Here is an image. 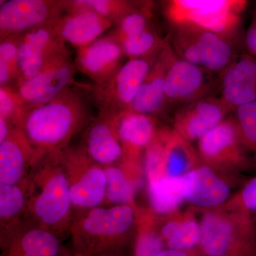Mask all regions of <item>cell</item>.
Returning <instances> with one entry per match:
<instances>
[{"label": "cell", "mask_w": 256, "mask_h": 256, "mask_svg": "<svg viewBox=\"0 0 256 256\" xmlns=\"http://www.w3.org/2000/svg\"><path fill=\"white\" fill-rule=\"evenodd\" d=\"M139 208L130 205L96 207L74 224L76 255L94 256L117 254L129 232L137 226Z\"/></svg>", "instance_id": "cell-3"}, {"label": "cell", "mask_w": 256, "mask_h": 256, "mask_svg": "<svg viewBox=\"0 0 256 256\" xmlns=\"http://www.w3.org/2000/svg\"><path fill=\"white\" fill-rule=\"evenodd\" d=\"M89 120L86 101L70 87L50 102L25 107L15 128L34 151L37 163L46 156L60 152Z\"/></svg>", "instance_id": "cell-1"}, {"label": "cell", "mask_w": 256, "mask_h": 256, "mask_svg": "<svg viewBox=\"0 0 256 256\" xmlns=\"http://www.w3.org/2000/svg\"><path fill=\"white\" fill-rule=\"evenodd\" d=\"M230 112L222 99L210 96L180 106L173 119V129L192 142L216 127Z\"/></svg>", "instance_id": "cell-15"}, {"label": "cell", "mask_w": 256, "mask_h": 256, "mask_svg": "<svg viewBox=\"0 0 256 256\" xmlns=\"http://www.w3.org/2000/svg\"><path fill=\"white\" fill-rule=\"evenodd\" d=\"M74 4L94 10L112 24H117L128 13L140 8L144 2L122 0H76Z\"/></svg>", "instance_id": "cell-32"}, {"label": "cell", "mask_w": 256, "mask_h": 256, "mask_svg": "<svg viewBox=\"0 0 256 256\" xmlns=\"http://www.w3.org/2000/svg\"><path fill=\"white\" fill-rule=\"evenodd\" d=\"M68 12L54 22L58 36L77 48L87 46L112 26L108 20L94 10L67 1Z\"/></svg>", "instance_id": "cell-17"}, {"label": "cell", "mask_w": 256, "mask_h": 256, "mask_svg": "<svg viewBox=\"0 0 256 256\" xmlns=\"http://www.w3.org/2000/svg\"><path fill=\"white\" fill-rule=\"evenodd\" d=\"M12 124L8 122L6 120L0 118V144L4 142L13 129Z\"/></svg>", "instance_id": "cell-39"}, {"label": "cell", "mask_w": 256, "mask_h": 256, "mask_svg": "<svg viewBox=\"0 0 256 256\" xmlns=\"http://www.w3.org/2000/svg\"><path fill=\"white\" fill-rule=\"evenodd\" d=\"M148 188L150 210L160 216L178 212L185 202L183 178L152 180L148 182Z\"/></svg>", "instance_id": "cell-26"}, {"label": "cell", "mask_w": 256, "mask_h": 256, "mask_svg": "<svg viewBox=\"0 0 256 256\" xmlns=\"http://www.w3.org/2000/svg\"><path fill=\"white\" fill-rule=\"evenodd\" d=\"M174 28L170 44L181 60L214 74L223 73L235 60L230 41L225 37L191 25Z\"/></svg>", "instance_id": "cell-5"}, {"label": "cell", "mask_w": 256, "mask_h": 256, "mask_svg": "<svg viewBox=\"0 0 256 256\" xmlns=\"http://www.w3.org/2000/svg\"><path fill=\"white\" fill-rule=\"evenodd\" d=\"M107 185L106 200L116 205H130L138 207L134 202L136 176L130 174H139L140 168L124 162L122 168L111 165L105 168Z\"/></svg>", "instance_id": "cell-27"}, {"label": "cell", "mask_w": 256, "mask_h": 256, "mask_svg": "<svg viewBox=\"0 0 256 256\" xmlns=\"http://www.w3.org/2000/svg\"><path fill=\"white\" fill-rule=\"evenodd\" d=\"M67 10V1L10 0L0 6L1 40L20 36L54 21Z\"/></svg>", "instance_id": "cell-12"}, {"label": "cell", "mask_w": 256, "mask_h": 256, "mask_svg": "<svg viewBox=\"0 0 256 256\" xmlns=\"http://www.w3.org/2000/svg\"><path fill=\"white\" fill-rule=\"evenodd\" d=\"M220 98L230 112L256 101V58L245 54L222 74Z\"/></svg>", "instance_id": "cell-21"}, {"label": "cell", "mask_w": 256, "mask_h": 256, "mask_svg": "<svg viewBox=\"0 0 256 256\" xmlns=\"http://www.w3.org/2000/svg\"><path fill=\"white\" fill-rule=\"evenodd\" d=\"M235 118L242 142L252 156V165L256 168V101L237 108Z\"/></svg>", "instance_id": "cell-34"}, {"label": "cell", "mask_w": 256, "mask_h": 256, "mask_svg": "<svg viewBox=\"0 0 256 256\" xmlns=\"http://www.w3.org/2000/svg\"><path fill=\"white\" fill-rule=\"evenodd\" d=\"M228 210L256 213V176L245 184L240 191L230 197L223 206Z\"/></svg>", "instance_id": "cell-36"}, {"label": "cell", "mask_w": 256, "mask_h": 256, "mask_svg": "<svg viewBox=\"0 0 256 256\" xmlns=\"http://www.w3.org/2000/svg\"><path fill=\"white\" fill-rule=\"evenodd\" d=\"M224 256H256V238L236 244Z\"/></svg>", "instance_id": "cell-37"}, {"label": "cell", "mask_w": 256, "mask_h": 256, "mask_svg": "<svg viewBox=\"0 0 256 256\" xmlns=\"http://www.w3.org/2000/svg\"><path fill=\"white\" fill-rule=\"evenodd\" d=\"M158 256H200L196 250H180L166 248Z\"/></svg>", "instance_id": "cell-40"}, {"label": "cell", "mask_w": 256, "mask_h": 256, "mask_svg": "<svg viewBox=\"0 0 256 256\" xmlns=\"http://www.w3.org/2000/svg\"><path fill=\"white\" fill-rule=\"evenodd\" d=\"M245 44L248 54L256 56V11L252 14V22L249 25L245 36Z\"/></svg>", "instance_id": "cell-38"}, {"label": "cell", "mask_w": 256, "mask_h": 256, "mask_svg": "<svg viewBox=\"0 0 256 256\" xmlns=\"http://www.w3.org/2000/svg\"><path fill=\"white\" fill-rule=\"evenodd\" d=\"M200 222V256H224L236 244L256 238L254 216L247 212L222 206L203 210Z\"/></svg>", "instance_id": "cell-7"}, {"label": "cell", "mask_w": 256, "mask_h": 256, "mask_svg": "<svg viewBox=\"0 0 256 256\" xmlns=\"http://www.w3.org/2000/svg\"><path fill=\"white\" fill-rule=\"evenodd\" d=\"M159 217L150 210H138L133 256H158L166 248L160 232Z\"/></svg>", "instance_id": "cell-28"}, {"label": "cell", "mask_w": 256, "mask_h": 256, "mask_svg": "<svg viewBox=\"0 0 256 256\" xmlns=\"http://www.w3.org/2000/svg\"><path fill=\"white\" fill-rule=\"evenodd\" d=\"M18 36L1 40L0 44V85L8 86L18 82Z\"/></svg>", "instance_id": "cell-33"}, {"label": "cell", "mask_w": 256, "mask_h": 256, "mask_svg": "<svg viewBox=\"0 0 256 256\" xmlns=\"http://www.w3.org/2000/svg\"><path fill=\"white\" fill-rule=\"evenodd\" d=\"M168 37L160 38L152 24L144 31L119 42L124 56L128 60L144 58L158 53L166 43Z\"/></svg>", "instance_id": "cell-29"}, {"label": "cell", "mask_w": 256, "mask_h": 256, "mask_svg": "<svg viewBox=\"0 0 256 256\" xmlns=\"http://www.w3.org/2000/svg\"><path fill=\"white\" fill-rule=\"evenodd\" d=\"M54 22L18 36L20 76L16 82L31 78L48 64L70 56L65 42L56 32Z\"/></svg>", "instance_id": "cell-11"}, {"label": "cell", "mask_w": 256, "mask_h": 256, "mask_svg": "<svg viewBox=\"0 0 256 256\" xmlns=\"http://www.w3.org/2000/svg\"><path fill=\"white\" fill-rule=\"evenodd\" d=\"M124 57L119 42L109 35L78 48L75 65L96 85H100L112 78L124 65Z\"/></svg>", "instance_id": "cell-19"}, {"label": "cell", "mask_w": 256, "mask_h": 256, "mask_svg": "<svg viewBox=\"0 0 256 256\" xmlns=\"http://www.w3.org/2000/svg\"><path fill=\"white\" fill-rule=\"evenodd\" d=\"M183 191L185 202L203 210L223 206L232 197L226 176L203 163L183 176Z\"/></svg>", "instance_id": "cell-16"}, {"label": "cell", "mask_w": 256, "mask_h": 256, "mask_svg": "<svg viewBox=\"0 0 256 256\" xmlns=\"http://www.w3.org/2000/svg\"><path fill=\"white\" fill-rule=\"evenodd\" d=\"M117 256V254H104V255H100V256Z\"/></svg>", "instance_id": "cell-41"}, {"label": "cell", "mask_w": 256, "mask_h": 256, "mask_svg": "<svg viewBox=\"0 0 256 256\" xmlns=\"http://www.w3.org/2000/svg\"><path fill=\"white\" fill-rule=\"evenodd\" d=\"M214 75L206 69L176 57L165 84L166 106H181L210 97L216 84Z\"/></svg>", "instance_id": "cell-14"}, {"label": "cell", "mask_w": 256, "mask_h": 256, "mask_svg": "<svg viewBox=\"0 0 256 256\" xmlns=\"http://www.w3.org/2000/svg\"><path fill=\"white\" fill-rule=\"evenodd\" d=\"M152 3L144 2L140 8L128 13L120 20L110 36L120 42L128 37L144 31L152 24Z\"/></svg>", "instance_id": "cell-30"}, {"label": "cell", "mask_w": 256, "mask_h": 256, "mask_svg": "<svg viewBox=\"0 0 256 256\" xmlns=\"http://www.w3.org/2000/svg\"><path fill=\"white\" fill-rule=\"evenodd\" d=\"M36 164V154L18 128L0 144V184L18 185L26 180L28 168Z\"/></svg>", "instance_id": "cell-22"}, {"label": "cell", "mask_w": 256, "mask_h": 256, "mask_svg": "<svg viewBox=\"0 0 256 256\" xmlns=\"http://www.w3.org/2000/svg\"><path fill=\"white\" fill-rule=\"evenodd\" d=\"M2 248L1 256H57L60 242L53 232L37 226L22 233L12 234Z\"/></svg>", "instance_id": "cell-25"}, {"label": "cell", "mask_w": 256, "mask_h": 256, "mask_svg": "<svg viewBox=\"0 0 256 256\" xmlns=\"http://www.w3.org/2000/svg\"><path fill=\"white\" fill-rule=\"evenodd\" d=\"M48 158L28 180L26 208L38 226L57 235L70 223L73 205L62 153Z\"/></svg>", "instance_id": "cell-2"}, {"label": "cell", "mask_w": 256, "mask_h": 256, "mask_svg": "<svg viewBox=\"0 0 256 256\" xmlns=\"http://www.w3.org/2000/svg\"><path fill=\"white\" fill-rule=\"evenodd\" d=\"M247 5L244 0H172L166 3L164 12L174 26L191 25L232 41Z\"/></svg>", "instance_id": "cell-4"}, {"label": "cell", "mask_w": 256, "mask_h": 256, "mask_svg": "<svg viewBox=\"0 0 256 256\" xmlns=\"http://www.w3.org/2000/svg\"><path fill=\"white\" fill-rule=\"evenodd\" d=\"M85 151L90 160L104 168L124 160V148L107 114H100L89 126Z\"/></svg>", "instance_id": "cell-23"}, {"label": "cell", "mask_w": 256, "mask_h": 256, "mask_svg": "<svg viewBox=\"0 0 256 256\" xmlns=\"http://www.w3.org/2000/svg\"><path fill=\"white\" fill-rule=\"evenodd\" d=\"M176 57L169 37L160 50L139 94L128 110L154 117L162 112L166 106L164 94L166 77Z\"/></svg>", "instance_id": "cell-20"}, {"label": "cell", "mask_w": 256, "mask_h": 256, "mask_svg": "<svg viewBox=\"0 0 256 256\" xmlns=\"http://www.w3.org/2000/svg\"><path fill=\"white\" fill-rule=\"evenodd\" d=\"M160 50L148 57L128 60L112 78L100 85L95 84L92 98L100 114H114L130 108Z\"/></svg>", "instance_id": "cell-9"}, {"label": "cell", "mask_w": 256, "mask_h": 256, "mask_svg": "<svg viewBox=\"0 0 256 256\" xmlns=\"http://www.w3.org/2000/svg\"><path fill=\"white\" fill-rule=\"evenodd\" d=\"M202 164L192 142L172 128H160L144 151L148 182L162 178H182Z\"/></svg>", "instance_id": "cell-6"}, {"label": "cell", "mask_w": 256, "mask_h": 256, "mask_svg": "<svg viewBox=\"0 0 256 256\" xmlns=\"http://www.w3.org/2000/svg\"><path fill=\"white\" fill-rule=\"evenodd\" d=\"M74 207L89 210L98 207L106 197L105 168L96 164L85 150L62 154Z\"/></svg>", "instance_id": "cell-10"}, {"label": "cell", "mask_w": 256, "mask_h": 256, "mask_svg": "<svg viewBox=\"0 0 256 256\" xmlns=\"http://www.w3.org/2000/svg\"><path fill=\"white\" fill-rule=\"evenodd\" d=\"M21 185L0 184V218L2 224H9L26 207L25 188Z\"/></svg>", "instance_id": "cell-31"}, {"label": "cell", "mask_w": 256, "mask_h": 256, "mask_svg": "<svg viewBox=\"0 0 256 256\" xmlns=\"http://www.w3.org/2000/svg\"><path fill=\"white\" fill-rule=\"evenodd\" d=\"M197 152L203 164L225 176L246 171L252 164L235 116L227 117L200 138Z\"/></svg>", "instance_id": "cell-8"}, {"label": "cell", "mask_w": 256, "mask_h": 256, "mask_svg": "<svg viewBox=\"0 0 256 256\" xmlns=\"http://www.w3.org/2000/svg\"><path fill=\"white\" fill-rule=\"evenodd\" d=\"M159 229L166 248L196 250L201 240V226L191 210L160 216Z\"/></svg>", "instance_id": "cell-24"}, {"label": "cell", "mask_w": 256, "mask_h": 256, "mask_svg": "<svg viewBox=\"0 0 256 256\" xmlns=\"http://www.w3.org/2000/svg\"><path fill=\"white\" fill-rule=\"evenodd\" d=\"M256 232V222H255Z\"/></svg>", "instance_id": "cell-42"}, {"label": "cell", "mask_w": 256, "mask_h": 256, "mask_svg": "<svg viewBox=\"0 0 256 256\" xmlns=\"http://www.w3.org/2000/svg\"><path fill=\"white\" fill-rule=\"evenodd\" d=\"M25 107L14 88L0 87V118L6 120L15 128Z\"/></svg>", "instance_id": "cell-35"}, {"label": "cell", "mask_w": 256, "mask_h": 256, "mask_svg": "<svg viewBox=\"0 0 256 256\" xmlns=\"http://www.w3.org/2000/svg\"><path fill=\"white\" fill-rule=\"evenodd\" d=\"M76 70L67 56L48 64L32 78L16 82L14 90L26 107L46 104L72 87Z\"/></svg>", "instance_id": "cell-13"}, {"label": "cell", "mask_w": 256, "mask_h": 256, "mask_svg": "<svg viewBox=\"0 0 256 256\" xmlns=\"http://www.w3.org/2000/svg\"><path fill=\"white\" fill-rule=\"evenodd\" d=\"M107 116L124 148L122 161L140 163L143 152L159 130L156 118L130 110Z\"/></svg>", "instance_id": "cell-18"}]
</instances>
